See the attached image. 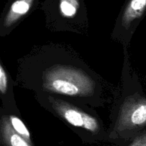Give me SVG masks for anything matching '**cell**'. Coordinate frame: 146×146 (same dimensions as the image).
Instances as JSON below:
<instances>
[{
	"label": "cell",
	"mask_w": 146,
	"mask_h": 146,
	"mask_svg": "<svg viewBox=\"0 0 146 146\" xmlns=\"http://www.w3.org/2000/svg\"><path fill=\"white\" fill-rule=\"evenodd\" d=\"M43 87L47 91L74 96L93 94L95 83L81 69L65 65H56L43 75Z\"/></svg>",
	"instance_id": "cell-1"
},
{
	"label": "cell",
	"mask_w": 146,
	"mask_h": 146,
	"mask_svg": "<svg viewBox=\"0 0 146 146\" xmlns=\"http://www.w3.org/2000/svg\"><path fill=\"white\" fill-rule=\"evenodd\" d=\"M146 125V98L142 96L128 98L123 105L117 128L119 131L135 130Z\"/></svg>",
	"instance_id": "cell-2"
},
{
	"label": "cell",
	"mask_w": 146,
	"mask_h": 146,
	"mask_svg": "<svg viewBox=\"0 0 146 146\" xmlns=\"http://www.w3.org/2000/svg\"><path fill=\"white\" fill-rule=\"evenodd\" d=\"M48 100L57 113L70 124L81 127L93 133L98 131L99 123L95 118L64 101L54 98H49Z\"/></svg>",
	"instance_id": "cell-3"
},
{
	"label": "cell",
	"mask_w": 146,
	"mask_h": 146,
	"mask_svg": "<svg viewBox=\"0 0 146 146\" xmlns=\"http://www.w3.org/2000/svg\"><path fill=\"white\" fill-rule=\"evenodd\" d=\"M1 140L4 146H31V143L14 130L9 118L3 116L1 122Z\"/></svg>",
	"instance_id": "cell-4"
},
{
	"label": "cell",
	"mask_w": 146,
	"mask_h": 146,
	"mask_svg": "<svg viewBox=\"0 0 146 146\" xmlns=\"http://www.w3.org/2000/svg\"><path fill=\"white\" fill-rule=\"evenodd\" d=\"M34 0H17L11 4L4 21V27H9L27 14Z\"/></svg>",
	"instance_id": "cell-5"
},
{
	"label": "cell",
	"mask_w": 146,
	"mask_h": 146,
	"mask_svg": "<svg viewBox=\"0 0 146 146\" xmlns=\"http://www.w3.org/2000/svg\"><path fill=\"white\" fill-rule=\"evenodd\" d=\"M146 9V0H131L125 9L122 18V24L128 27L136 19L141 17Z\"/></svg>",
	"instance_id": "cell-6"
},
{
	"label": "cell",
	"mask_w": 146,
	"mask_h": 146,
	"mask_svg": "<svg viewBox=\"0 0 146 146\" xmlns=\"http://www.w3.org/2000/svg\"><path fill=\"white\" fill-rule=\"evenodd\" d=\"M79 8L78 0H60L61 14L66 17H73Z\"/></svg>",
	"instance_id": "cell-7"
},
{
	"label": "cell",
	"mask_w": 146,
	"mask_h": 146,
	"mask_svg": "<svg viewBox=\"0 0 146 146\" xmlns=\"http://www.w3.org/2000/svg\"><path fill=\"white\" fill-rule=\"evenodd\" d=\"M10 123L11 124V126L14 128V131L17 133L19 135H21L22 138L29 143H31V137H30V133L29 132L28 129L25 126L24 123L21 121L19 118L14 116V115H10L9 117Z\"/></svg>",
	"instance_id": "cell-8"
},
{
	"label": "cell",
	"mask_w": 146,
	"mask_h": 146,
	"mask_svg": "<svg viewBox=\"0 0 146 146\" xmlns=\"http://www.w3.org/2000/svg\"><path fill=\"white\" fill-rule=\"evenodd\" d=\"M7 90V77L2 66H0V91L1 94H5Z\"/></svg>",
	"instance_id": "cell-9"
},
{
	"label": "cell",
	"mask_w": 146,
	"mask_h": 146,
	"mask_svg": "<svg viewBox=\"0 0 146 146\" xmlns=\"http://www.w3.org/2000/svg\"><path fill=\"white\" fill-rule=\"evenodd\" d=\"M129 146H146V133L135 138Z\"/></svg>",
	"instance_id": "cell-10"
}]
</instances>
